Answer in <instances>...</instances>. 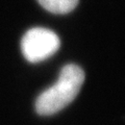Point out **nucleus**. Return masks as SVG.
I'll return each instance as SVG.
<instances>
[{"label":"nucleus","mask_w":125,"mask_h":125,"mask_svg":"<svg viewBox=\"0 0 125 125\" xmlns=\"http://www.w3.org/2000/svg\"><path fill=\"white\" fill-rule=\"evenodd\" d=\"M84 81V72L80 67L70 64L65 66L55 83L45 90L36 101V111L41 116H50L72 102Z\"/></svg>","instance_id":"f257e3e1"},{"label":"nucleus","mask_w":125,"mask_h":125,"mask_svg":"<svg viewBox=\"0 0 125 125\" xmlns=\"http://www.w3.org/2000/svg\"><path fill=\"white\" fill-rule=\"evenodd\" d=\"M60 45L57 34L43 27L29 29L21 41L22 53L30 62H39L50 57L58 50Z\"/></svg>","instance_id":"f03ea898"},{"label":"nucleus","mask_w":125,"mask_h":125,"mask_svg":"<svg viewBox=\"0 0 125 125\" xmlns=\"http://www.w3.org/2000/svg\"><path fill=\"white\" fill-rule=\"evenodd\" d=\"M39 3L50 13L68 14L78 4V0H38Z\"/></svg>","instance_id":"7ed1b4c3"}]
</instances>
